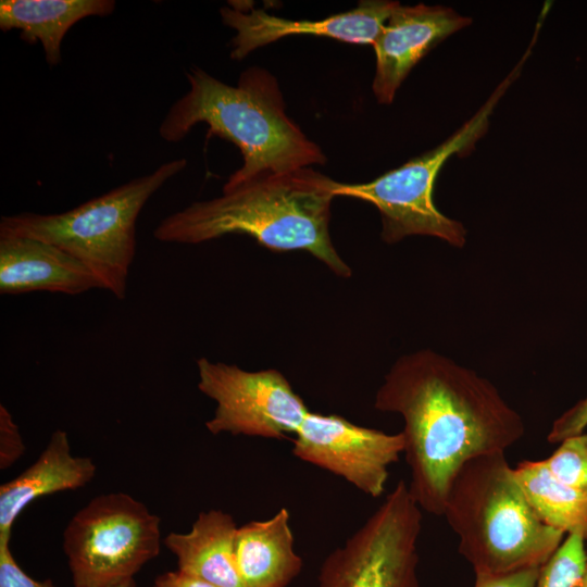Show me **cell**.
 I'll use <instances>...</instances> for the list:
<instances>
[{"instance_id": "cell-26", "label": "cell", "mask_w": 587, "mask_h": 587, "mask_svg": "<svg viewBox=\"0 0 587 587\" xmlns=\"http://www.w3.org/2000/svg\"><path fill=\"white\" fill-rule=\"evenodd\" d=\"M576 587H587V540H586V557L584 571Z\"/></svg>"}, {"instance_id": "cell-21", "label": "cell", "mask_w": 587, "mask_h": 587, "mask_svg": "<svg viewBox=\"0 0 587 587\" xmlns=\"http://www.w3.org/2000/svg\"><path fill=\"white\" fill-rule=\"evenodd\" d=\"M25 446L12 414L0 404V469L7 470L24 453Z\"/></svg>"}, {"instance_id": "cell-20", "label": "cell", "mask_w": 587, "mask_h": 587, "mask_svg": "<svg viewBox=\"0 0 587 587\" xmlns=\"http://www.w3.org/2000/svg\"><path fill=\"white\" fill-rule=\"evenodd\" d=\"M542 461L559 480L587 494V433L565 438Z\"/></svg>"}, {"instance_id": "cell-17", "label": "cell", "mask_w": 587, "mask_h": 587, "mask_svg": "<svg viewBox=\"0 0 587 587\" xmlns=\"http://www.w3.org/2000/svg\"><path fill=\"white\" fill-rule=\"evenodd\" d=\"M114 8L113 0H2L0 28L20 30L28 43L39 41L48 65L55 66L67 30L85 17L109 15Z\"/></svg>"}, {"instance_id": "cell-3", "label": "cell", "mask_w": 587, "mask_h": 587, "mask_svg": "<svg viewBox=\"0 0 587 587\" xmlns=\"http://www.w3.org/2000/svg\"><path fill=\"white\" fill-rule=\"evenodd\" d=\"M186 77L189 90L171 107L159 134L168 142H176L198 123H204L209 126L208 136L236 145L243 163L224 186L264 173L326 163L322 149L287 115L278 83L265 68L245 70L236 86L198 66H191Z\"/></svg>"}, {"instance_id": "cell-25", "label": "cell", "mask_w": 587, "mask_h": 587, "mask_svg": "<svg viewBox=\"0 0 587 587\" xmlns=\"http://www.w3.org/2000/svg\"><path fill=\"white\" fill-rule=\"evenodd\" d=\"M152 587H216L179 570L159 575Z\"/></svg>"}, {"instance_id": "cell-1", "label": "cell", "mask_w": 587, "mask_h": 587, "mask_svg": "<svg viewBox=\"0 0 587 587\" xmlns=\"http://www.w3.org/2000/svg\"><path fill=\"white\" fill-rule=\"evenodd\" d=\"M374 408L402 416L409 489L434 515H442L465 462L505 452L525 433L522 416L491 382L430 349L403 354L392 364Z\"/></svg>"}, {"instance_id": "cell-7", "label": "cell", "mask_w": 587, "mask_h": 587, "mask_svg": "<svg viewBox=\"0 0 587 587\" xmlns=\"http://www.w3.org/2000/svg\"><path fill=\"white\" fill-rule=\"evenodd\" d=\"M160 517L124 492L95 497L63 533L74 587H111L159 554Z\"/></svg>"}, {"instance_id": "cell-16", "label": "cell", "mask_w": 587, "mask_h": 587, "mask_svg": "<svg viewBox=\"0 0 587 587\" xmlns=\"http://www.w3.org/2000/svg\"><path fill=\"white\" fill-rule=\"evenodd\" d=\"M237 528L230 514L203 511L188 533H171L164 545L176 557L177 570L216 587H243L235 558Z\"/></svg>"}, {"instance_id": "cell-18", "label": "cell", "mask_w": 587, "mask_h": 587, "mask_svg": "<svg viewBox=\"0 0 587 587\" xmlns=\"http://www.w3.org/2000/svg\"><path fill=\"white\" fill-rule=\"evenodd\" d=\"M513 470L527 501L545 525L587 540L586 492L559 480L542 460H525Z\"/></svg>"}, {"instance_id": "cell-15", "label": "cell", "mask_w": 587, "mask_h": 587, "mask_svg": "<svg viewBox=\"0 0 587 587\" xmlns=\"http://www.w3.org/2000/svg\"><path fill=\"white\" fill-rule=\"evenodd\" d=\"M289 521L282 508L267 520L237 528L235 558L243 587H287L300 574L303 561L295 551Z\"/></svg>"}, {"instance_id": "cell-6", "label": "cell", "mask_w": 587, "mask_h": 587, "mask_svg": "<svg viewBox=\"0 0 587 587\" xmlns=\"http://www.w3.org/2000/svg\"><path fill=\"white\" fill-rule=\"evenodd\" d=\"M507 84L455 133L436 148L386 172L369 183L341 184L336 197H350L373 203L382 218V239L395 243L408 236L439 238L462 248L466 230L461 222L442 214L433 200L434 183L453 154L467 153L488 127V116Z\"/></svg>"}, {"instance_id": "cell-8", "label": "cell", "mask_w": 587, "mask_h": 587, "mask_svg": "<svg viewBox=\"0 0 587 587\" xmlns=\"http://www.w3.org/2000/svg\"><path fill=\"white\" fill-rule=\"evenodd\" d=\"M422 509L399 480L383 503L323 561L316 587H421Z\"/></svg>"}, {"instance_id": "cell-10", "label": "cell", "mask_w": 587, "mask_h": 587, "mask_svg": "<svg viewBox=\"0 0 587 587\" xmlns=\"http://www.w3.org/2000/svg\"><path fill=\"white\" fill-rule=\"evenodd\" d=\"M292 454L337 475L367 496L385 491L389 466L404 450L402 433L357 425L336 414L309 412L295 433Z\"/></svg>"}, {"instance_id": "cell-13", "label": "cell", "mask_w": 587, "mask_h": 587, "mask_svg": "<svg viewBox=\"0 0 587 587\" xmlns=\"http://www.w3.org/2000/svg\"><path fill=\"white\" fill-rule=\"evenodd\" d=\"M101 288L97 276L79 260L42 240L0 236V292L51 291L79 295Z\"/></svg>"}, {"instance_id": "cell-22", "label": "cell", "mask_w": 587, "mask_h": 587, "mask_svg": "<svg viewBox=\"0 0 587 587\" xmlns=\"http://www.w3.org/2000/svg\"><path fill=\"white\" fill-rule=\"evenodd\" d=\"M586 427L587 396L554 420L547 440L550 444H560L567 437L584 433Z\"/></svg>"}, {"instance_id": "cell-4", "label": "cell", "mask_w": 587, "mask_h": 587, "mask_svg": "<svg viewBox=\"0 0 587 587\" xmlns=\"http://www.w3.org/2000/svg\"><path fill=\"white\" fill-rule=\"evenodd\" d=\"M442 515L475 575L541 567L565 536L538 519L504 452L475 457L461 466Z\"/></svg>"}, {"instance_id": "cell-23", "label": "cell", "mask_w": 587, "mask_h": 587, "mask_svg": "<svg viewBox=\"0 0 587 587\" xmlns=\"http://www.w3.org/2000/svg\"><path fill=\"white\" fill-rule=\"evenodd\" d=\"M10 540H0V587H55L47 580L28 576L16 563L9 547Z\"/></svg>"}, {"instance_id": "cell-11", "label": "cell", "mask_w": 587, "mask_h": 587, "mask_svg": "<svg viewBox=\"0 0 587 587\" xmlns=\"http://www.w3.org/2000/svg\"><path fill=\"white\" fill-rule=\"evenodd\" d=\"M220 14L224 25L236 34L230 41V58L242 60L252 51L287 36L313 35L349 43L374 45L399 2L364 0L358 7L320 21H294L272 15L262 9L230 1Z\"/></svg>"}, {"instance_id": "cell-9", "label": "cell", "mask_w": 587, "mask_h": 587, "mask_svg": "<svg viewBox=\"0 0 587 587\" xmlns=\"http://www.w3.org/2000/svg\"><path fill=\"white\" fill-rule=\"evenodd\" d=\"M199 390L216 403L207 429L218 435L284 438L310 412L277 370L246 371L234 364L197 360Z\"/></svg>"}, {"instance_id": "cell-12", "label": "cell", "mask_w": 587, "mask_h": 587, "mask_svg": "<svg viewBox=\"0 0 587 587\" xmlns=\"http://www.w3.org/2000/svg\"><path fill=\"white\" fill-rule=\"evenodd\" d=\"M470 24V17L448 7L399 3L373 45L376 70L372 89L376 100L382 104L391 103L419 61Z\"/></svg>"}, {"instance_id": "cell-2", "label": "cell", "mask_w": 587, "mask_h": 587, "mask_svg": "<svg viewBox=\"0 0 587 587\" xmlns=\"http://www.w3.org/2000/svg\"><path fill=\"white\" fill-rule=\"evenodd\" d=\"M337 185L311 166L264 173L170 214L153 236L161 242L197 245L245 234L273 251H307L336 275L349 277L351 270L329 235Z\"/></svg>"}, {"instance_id": "cell-24", "label": "cell", "mask_w": 587, "mask_h": 587, "mask_svg": "<svg viewBox=\"0 0 587 587\" xmlns=\"http://www.w3.org/2000/svg\"><path fill=\"white\" fill-rule=\"evenodd\" d=\"M540 567L501 576L475 575L474 587H535Z\"/></svg>"}, {"instance_id": "cell-19", "label": "cell", "mask_w": 587, "mask_h": 587, "mask_svg": "<svg viewBox=\"0 0 587 587\" xmlns=\"http://www.w3.org/2000/svg\"><path fill=\"white\" fill-rule=\"evenodd\" d=\"M586 540L566 535L552 557L540 567L535 587H576L584 571Z\"/></svg>"}, {"instance_id": "cell-5", "label": "cell", "mask_w": 587, "mask_h": 587, "mask_svg": "<svg viewBox=\"0 0 587 587\" xmlns=\"http://www.w3.org/2000/svg\"><path fill=\"white\" fill-rule=\"evenodd\" d=\"M186 165L185 159L167 161L148 175L62 213L3 215L0 236L28 237L59 247L84 263L102 289L123 300L136 254L139 213L152 195Z\"/></svg>"}, {"instance_id": "cell-14", "label": "cell", "mask_w": 587, "mask_h": 587, "mask_svg": "<svg viewBox=\"0 0 587 587\" xmlns=\"http://www.w3.org/2000/svg\"><path fill=\"white\" fill-rule=\"evenodd\" d=\"M96 474L90 458L74 457L67 433L54 430L37 460L0 487V540H10L17 515L35 499L84 487Z\"/></svg>"}, {"instance_id": "cell-27", "label": "cell", "mask_w": 587, "mask_h": 587, "mask_svg": "<svg viewBox=\"0 0 587 587\" xmlns=\"http://www.w3.org/2000/svg\"><path fill=\"white\" fill-rule=\"evenodd\" d=\"M111 587H136V583H135V579L132 578V579H128L126 582H123L118 585H114V586H111Z\"/></svg>"}]
</instances>
